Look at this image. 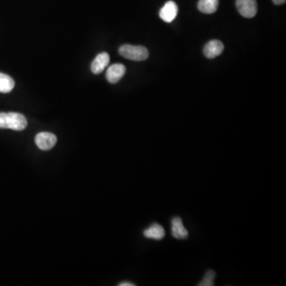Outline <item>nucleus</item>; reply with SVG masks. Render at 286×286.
<instances>
[{"instance_id":"12","label":"nucleus","mask_w":286,"mask_h":286,"mask_svg":"<svg viewBox=\"0 0 286 286\" xmlns=\"http://www.w3.org/2000/svg\"><path fill=\"white\" fill-rule=\"evenodd\" d=\"M16 86L13 78L10 76L0 72V93H9Z\"/></svg>"},{"instance_id":"7","label":"nucleus","mask_w":286,"mask_h":286,"mask_svg":"<svg viewBox=\"0 0 286 286\" xmlns=\"http://www.w3.org/2000/svg\"><path fill=\"white\" fill-rule=\"evenodd\" d=\"M172 236L176 240H186L188 237V232L183 224L180 217H174L171 221Z\"/></svg>"},{"instance_id":"11","label":"nucleus","mask_w":286,"mask_h":286,"mask_svg":"<svg viewBox=\"0 0 286 286\" xmlns=\"http://www.w3.org/2000/svg\"><path fill=\"white\" fill-rule=\"evenodd\" d=\"M218 6V0H200L198 9L204 14H213Z\"/></svg>"},{"instance_id":"2","label":"nucleus","mask_w":286,"mask_h":286,"mask_svg":"<svg viewBox=\"0 0 286 286\" xmlns=\"http://www.w3.org/2000/svg\"><path fill=\"white\" fill-rule=\"evenodd\" d=\"M120 54L128 60L142 62L149 56V51L146 47L142 46L124 44L118 50Z\"/></svg>"},{"instance_id":"5","label":"nucleus","mask_w":286,"mask_h":286,"mask_svg":"<svg viewBox=\"0 0 286 286\" xmlns=\"http://www.w3.org/2000/svg\"><path fill=\"white\" fill-rule=\"evenodd\" d=\"M178 13V6L176 2L174 1H168L160 9L159 16L166 22H172L176 18Z\"/></svg>"},{"instance_id":"15","label":"nucleus","mask_w":286,"mask_h":286,"mask_svg":"<svg viewBox=\"0 0 286 286\" xmlns=\"http://www.w3.org/2000/svg\"><path fill=\"white\" fill-rule=\"evenodd\" d=\"M286 0H272V2H274L276 5H282L286 2Z\"/></svg>"},{"instance_id":"6","label":"nucleus","mask_w":286,"mask_h":286,"mask_svg":"<svg viewBox=\"0 0 286 286\" xmlns=\"http://www.w3.org/2000/svg\"><path fill=\"white\" fill-rule=\"evenodd\" d=\"M126 74V67L122 64H114L110 66L106 72L108 82L110 84H116L122 79Z\"/></svg>"},{"instance_id":"9","label":"nucleus","mask_w":286,"mask_h":286,"mask_svg":"<svg viewBox=\"0 0 286 286\" xmlns=\"http://www.w3.org/2000/svg\"><path fill=\"white\" fill-rule=\"evenodd\" d=\"M110 63V56L106 52H101L96 56L92 63L91 70L94 74H100Z\"/></svg>"},{"instance_id":"8","label":"nucleus","mask_w":286,"mask_h":286,"mask_svg":"<svg viewBox=\"0 0 286 286\" xmlns=\"http://www.w3.org/2000/svg\"><path fill=\"white\" fill-rule=\"evenodd\" d=\"M224 50V46L218 40H212L209 42L204 48V54L206 58L213 59L220 56Z\"/></svg>"},{"instance_id":"4","label":"nucleus","mask_w":286,"mask_h":286,"mask_svg":"<svg viewBox=\"0 0 286 286\" xmlns=\"http://www.w3.org/2000/svg\"><path fill=\"white\" fill-rule=\"evenodd\" d=\"M56 137L50 132H41L35 137V143L42 150L46 151L54 147L56 143Z\"/></svg>"},{"instance_id":"1","label":"nucleus","mask_w":286,"mask_h":286,"mask_svg":"<svg viewBox=\"0 0 286 286\" xmlns=\"http://www.w3.org/2000/svg\"><path fill=\"white\" fill-rule=\"evenodd\" d=\"M28 126V120L18 112L0 113V128L21 132Z\"/></svg>"},{"instance_id":"14","label":"nucleus","mask_w":286,"mask_h":286,"mask_svg":"<svg viewBox=\"0 0 286 286\" xmlns=\"http://www.w3.org/2000/svg\"><path fill=\"white\" fill-rule=\"evenodd\" d=\"M120 286H134L136 284H133L132 282H121L120 284H118Z\"/></svg>"},{"instance_id":"13","label":"nucleus","mask_w":286,"mask_h":286,"mask_svg":"<svg viewBox=\"0 0 286 286\" xmlns=\"http://www.w3.org/2000/svg\"><path fill=\"white\" fill-rule=\"evenodd\" d=\"M216 276V274L214 270H209L205 272L204 276L200 282L198 284L199 286H213L214 284V278Z\"/></svg>"},{"instance_id":"3","label":"nucleus","mask_w":286,"mask_h":286,"mask_svg":"<svg viewBox=\"0 0 286 286\" xmlns=\"http://www.w3.org/2000/svg\"><path fill=\"white\" fill-rule=\"evenodd\" d=\"M236 6L240 14L248 18H252L257 14L256 0H236Z\"/></svg>"},{"instance_id":"10","label":"nucleus","mask_w":286,"mask_h":286,"mask_svg":"<svg viewBox=\"0 0 286 286\" xmlns=\"http://www.w3.org/2000/svg\"><path fill=\"white\" fill-rule=\"evenodd\" d=\"M143 236L150 240H162L166 236V230L162 225L154 224L143 232Z\"/></svg>"}]
</instances>
